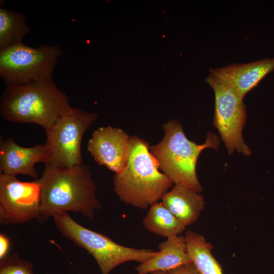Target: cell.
Instances as JSON below:
<instances>
[{"mask_svg":"<svg viewBox=\"0 0 274 274\" xmlns=\"http://www.w3.org/2000/svg\"><path fill=\"white\" fill-rule=\"evenodd\" d=\"M41 206L38 221L67 213H80L92 220L102 208L96 195L90 167L82 164L70 167L45 166L41 177Z\"/></svg>","mask_w":274,"mask_h":274,"instance_id":"cell-1","label":"cell"},{"mask_svg":"<svg viewBox=\"0 0 274 274\" xmlns=\"http://www.w3.org/2000/svg\"><path fill=\"white\" fill-rule=\"evenodd\" d=\"M72 108L66 94L52 79L6 86L0 97V114L17 123L40 125L47 131Z\"/></svg>","mask_w":274,"mask_h":274,"instance_id":"cell-2","label":"cell"},{"mask_svg":"<svg viewBox=\"0 0 274 274\" xmlns=\"http://www.w3.org/2000/svg\"><path fill=\"white\" fill-rule=\"evenodd\" d=\"M150 148L145 140L131 136L126 165L114 178V191L120 199L142 209L161 199L173 184L159 171V164Z\"/></svg>","mask_w":274,"mask_h":274,"instance_id":"cell-3","label":"cell"},{"mask_svg":"<svg viewBox=\"0 0 274 274\" xmlns=\"http://www.w3.org/2000/svg\"><path fill=\"white\" fill-rule=\"evenodd\" d=\"M164 136L158 144L151 146V153L159 167L175 185H181L200 193L202 187L196 175V165L202 150L208 148L217 150L219 137L209 132L201 145L188 140L182 125L177 120H170L162 125Z\"/></svg>","mask_w":274,"mask_h":274,"instance_id":"cell-4","label":"cell"},{"mask_svg":"<svg viewBox=\"0 0 274 274\" xmlns=\"http://www.w3.org/2000/svg\"><path fill=\"white\" fill-rule=\"evenodd\" d=\"M53 218L55 226L62 236L87 250L93 257L101 274H110L116 267L128 261L143 263L158 253L149 249L120 245L105 234L82 226L68 213L57 215Z\"/></svg>","mask_w":274,"mask_h":274,"instance_id":"cell-5","label":"cell"},{"mask_svg":"<svg viewBox=\"0 0 274 274\" xmlns=\"http://www.w3.org/2000/svg\"><path fill=\"white\" fill-rule=\"evenodd\" d=\"M62 53L57 45L33 48L23 43L0 50V77L6 86L52 79Z\"/></svg>","mask_w":274,"mask_h":274,"instance_id":"cell-6","label":"cell"},{"mask_svg":"<svg viewBox=\"0 0 274 274\" xmlns=\"http://www.w3.org/2000/svg\"><path fill=\"white\" fill-rule=\"evenodd\" d=\"M98 117L73 108L46 131L47 160L45 166L70 167L83 164L81 142L83 135Z\"/></svg>","mask_w":274,"mask_h":274,"instance_id":"cell-7","label":"cell"},{"mask_svg":"<svg viewBox=\"0 0 274 274\" xmlns=\"http://www.w3.org/2000/svg\"><path fill=\"white\" fill-rule=\"evenodd\" d=\"M206 81L215 94L213 124L228 153L231 154L236 150L239 153L249 156L252 151L245 143L242 135L247 118L243 98L217 82L210 75Z\"/></svg>","mask_w":274,"mask_h":274,"instance_id":"cell-8","label":"cell"},{"mask_svg":"<svg viewBox=\"0 0 274 274\" xmlns=\"http://www.w3.org/2000/svg\"><path fill=\"white\" fill-rule=\"evenodd\" d=\"M41 184L39 179L22 182L0 173L1 225L24 224L39 218Z\"/></svg>","mask_w":274,"mask_h":274,"instance_id":"cell-9","label":"cell"},{"mask_svg":"<svg viewBox=\"0 0 274 274\" xmlns=\"http://www.w3.org/2000/svg\"><path fill=\"white\" fill-rule=\"evenodd\" d=\"M130 138L120 128L101 127L93 131L88 142L87 150L98 164L118 174L128 161Z\"/></svg>","mask_w":274,"mask_h":274,"instance_id":"cell-10","label":"cell"},{"mask_svg":"<svg viewBox=\"0 0 274 274\" xmlns=\"http://www.w3.org/2000/svg\"><path fill=\"white\" fill-rule=\"evenodd\" d=\"M274 70V58H264L246 63L230 64L211 68L210 74L218 83L244 98L246 94Z\"/></svg>","mask_w":274,"mask_h":274,"instance_id":"cell-11","label":"cell"},{"mask_svg":"<svg viewBox=\"0 0 274 274\" xmlns=\"http://www.w3.org/2000/svg\"><path fill=\"white\" fill-rule=\"evenodd\" d=\"M47 155L45 144L24 147L8 137L1 141L0 173L11 176L25 175L37 178L35 166L39 162L45 164Z\"/></svg>","mask_w":274,"mask_h":274,"instance_id":"cell-12","label":"cell"},{"mask_svg":"<svg viewBox=\"0 0 274 274\" xmlns=\"http://www.w3.org/2000/svg\"><path fill=\"white\" fill-rule=\"evenodd\" d=\"M158 248L159 251L154 257L135 268L138 274H148L156 271H168L192 263L183 236L167 238L165 241L159 244Z\"/></svg>","mask_w":274,"mask_h":274,"instance_id":"cell-13","label":"cell"},{"mask_svg":"<svg viewBox=\"0 0 274 274\" xmlns=\"http://www.w3.org/2000/svg\"><path fill=\"white\" fill-rule=\"evenodd\" d=\"M162 204L185 226L194 223L204 207L203 197L191 188L175 185L161 198Z\"/></svg>","mask_w":274,"mask_h":274,"instance_id":"cell-14","label":"cell"},{"mask_svg":"<svg viewBox=\"0 0 274 274\" xmlns=\"http://www.w3.org/2000/svg\"><path fill=\"white\" fill-rule=\"evenodd\" d=\"M184 237L189 258L200 274H223L221 265L212 254V244L203 236L188 230Z\"/></svg>","mask_w":274,"mask_h":274,"instance_id":"cell-15","label":"cell"},{"mask_svg":"<svg viewBox=\"0 0 274 274\" xmlns=\"http://www.w3.org/2000/svg\"><path fill=\"white\" fill-rule=\"evenodd\" d=\"M143 223L148 231L166 238L180 235L186 227L161 202L158 201L150 207Z\"/></svg>","mask_w":274,"mask_h":274,"instance_id":"cell-16","label":"cell"},{"mask_svg":"<svg viewBox=\"0 0 274 274\" xmlns=\"http://www.w3.org/2000/svg\"><path fill=\"white\" fill-rule=\"evenodd\" d=\"M30 31L27 18L24 14L0 8V50L23 43Z\"/></svg>","mask_w":274,"mask_h":274,"instance_id":"cell-17","label":"cell"},{"mask_svg":"<svg viewBox=\"0 0 274 274\" xmlns=\"http://www.w3.org/2000/svg\"><path fill=\"white\" fill-rule=\"evenodd\" d=\"M0 274H34L33 264L13 254L1 260Z\"/></svg>","mask_w":274,"mask_h":274,"instance_id":"cell-18","label":"cell"},{"mask_svg":"<svg viewBox=\"0 0 274 274\" xmlns=\"http://www.w3.org/2000/svg\"><path fill=\"white\" fill-rule=\"evenodd\" d=\"M168 274H200L192 263L169 270Z\"/></svg>","mask_w":274,"mask_h":274,"instance_id":"cell-19","label":"cell"},{"mask_svg":"<svg viewBox=\"0 0 274 274\" xmlns=\"http://www.w3.org/2000/svg\"><path fill=\"white\" fill-rule=\"evenodd\" d=\"M10 247L9 238L3 233L0 234V260L7 256Z\"/></svg>","mask_w":274,"mask_h":274,"instance_id":"cell-20","label":"cell"},{"mask_svg":"<svg viewBox=\"0 0 274 274\" xmlns=\"http://www.w3.org/2000/svg\"><path fill=\"white\" fill-rule=\"evenodd\" d=\"M150 274H168V271H156L150 273Z\"/></svg>","mask_w":274,"mask_h":274,"instance_id":"cell-21","label":"cell"}]
</instances>
